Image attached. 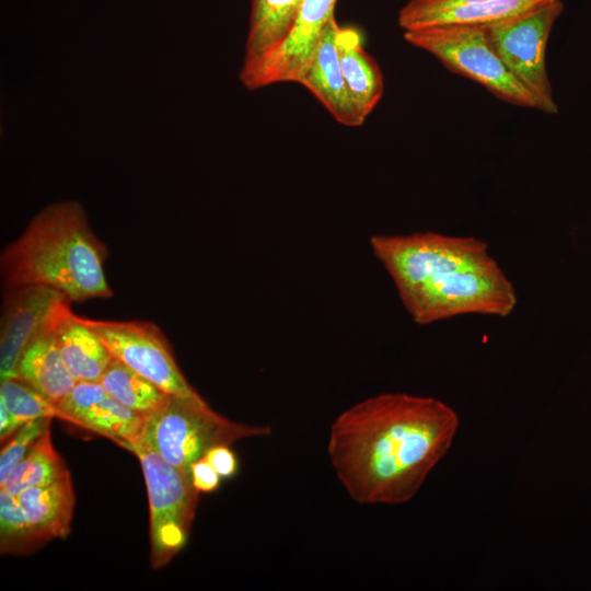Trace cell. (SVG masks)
<instances>
[{"label": "cell", "instance_id": "6da1fadb", "mask_svg": "<svg viewBox=\"0 0 591 591\" xmlns=\"http://www.w3.org/2000/svg\"><path fill=\"white\" fill-rule=\"evenodd\" d=\"M459 426L455 410L437 398L381 393L335 418L327 453L354 501L403 505L445 456Z\"/></svg>", "mask_w": 591, "mask_h": 591}, {"label": "cell", "instance_id": "7a4b0ae2", "mask_svg": "<svg viewBox=\"0 0 591 591\" xmlns=\"http://www.w3.org/2000/svg\"><path fill=\"white\" fill-rule=\"evenodd\" d=\"M370 245L418 324L465 314L506 317L517 305L514 286L477 237L378 234Z\"/></svg>", "mask_w": 591, "mask_h": 591}, {"label": "cell", "instance_id": "3957f363", "mask_svg": "<svg viewBox=\"0 0 591 591\" xmlns=\"http://www.w3.org/2000/svg\"><path fill=\"white\" fill-rule=\"evenodd\" d=\"M105 245L90 228L82 205L63 200L42 209L0 257L4 287L40 285L70 302L105 299L113 292Z\"/></svg>", "mask_w": 591, "mask_h": 591}, {"label": "cell", "instance_id": "277c9868", "mask_svg": "<svg viewBox=\"0 0 591 591\" xmlns=\"http://www.w3.org/2000/svg\"><path fill=\"white\" fill-rule=\"evenodd\" d=\"M271 431L269 426L241 424L221 416L200 395H171L163 406L146 417L136 441L190 476L192 464L213 447L268 437Z\"/></svg>", "mask_w": 591, "mask_h": 591}, {"label": "cell", "instance_id": "5b68a950", "mask_svg": "<svg viewBox=\"0 0 591 591\" xmlns=\"http://www.w3.org/2000/svg\"><path fill=\"white\" fill-rule=\"evenodd\" d=\"M404 38L433 55L449 70L474 80L505 102L540 109L535 96L503 63L485 27L433 25L405 31Z\"/></svg>", "mask_w": 591, "mask_h": 591}, {"label": "cell", "instance_id": "8992f818", "mask_svg": "<svg viewBox=\"0 0 591 591\" xmlns=\"http://www.w3.org/2000/svg\"><path fill=\"white\" fill-rule=\"evenodd\" d=\"M129 451L138 457L149 499L151 564L165 566L185 546L195 517L199 491L184 474L139 441Z\"/></svg>", "mask_w": 591, "mask_h": 591}, {"label": "cell", "instance_id": "52a82bcc", "mask_svg": "<svg viewBox=\"0 0 591 591\" xmlns=\"http://www.w3.org/2000/svg\"><path fill=\"white\" fill-rule=\"evenodd\" d=\"M563 8L561 0H546L517 16L485 27L503 63L535 96L540 111L547 114L558 113V106L546 71V44Z\"/></svg>", "mask_w": 591, "mask_h": 591}, {"label": "cell", "instance_id": "ba28073f", "mask_svg": "<svg viewBox=\"0 0 591 591\" xmlns=\"http://www.w3.org/2000/svg\"><path fill=\"white\" fill-rule=\"evenodd\" d=\"M83 320L99 335L114 358L170 395H199L179 370L170 343L155 324L147 321Z\"/></svg>", "mask_w": 591, "mask_h": 591}, {"label": "cell", "instance_id": "9c48e42d", "mask_svg": "<svg viewBox=\"0 0 591 591\" xmlns=\"http://www.w3.org/2000/svg\"><path fill=\"white\" fill-rule=\"evenodd\" d=\"M336 0H303L286 37L265 55L243 62L240 79L250 90L279 82H297L314 55Z\"/></svg>", "mask_w": 591, "mask_h": 591}, {"label": "cell", "instance_id": "30bf717a", "mask_svg": "<svg viewBox=\"0 0 591 591\" xmlns=\"http://www.w3.org/2000/svg\"><path fill=\"white\" fill-rule=\"evenodd\" d=\"M67 301L70 302L57 290L40 285L4 287L0 334L1 379L15 375L24 349L48 325L57 308Z\"/></svg>", "mask_w": 591, "mask_h": 591}, {"label": "cell", "instance_id": "8fae6325", "mask_svg": "<svg viewBox=\"0 0 591 591\" xmlns=\"http://www.w3.org/2000/svg\"><path fill=\"white\" fill-rule=\"evenodd\" d=\"M58 406L69 422L127 449L140 437L146 419L115 399L100 382H77Z\"/></svg>", "mask_w": 591, "mask_h": 591}, {"label": "cell", "instance_id": "7c38bea8", "mask_svg": "<svg viewBox=\"0 0 591 591\" xmlns=\"http://www.w3.org/2000/svg\"><path fill=\"white\" fill-rule=\"evenodd\" d=\"M338 24L333 18L297 83L305 86L340 124L358 127L364 123L347 88L337 51Z\"/></svg>", "mask_w": 591, "mask_h": 591}, {"label": "cell", "instance_id": "4fadbf2b", "mask_svg": "<svg viewBox=\"0 0 591 591\" xmlns=\"http://www.w3.org/2000/svg\"><path fill=\"white\" fill-rule=\"evenodd\" d=\"M53 327L61 358L77 382H99L114 358L99 335L77 316L70 302L54 314Z\"/></svg>", "mask_w": 591, "mask_h": 591}, {"label": "cell", "instance_id": "5bb4252c", "mask_svg": "<svg viewBox=\"0 0 591 591\" xmlns=\"http://www.w3.org/2000/svg\"><path fill=\"white\" fill-rule=\"evenodd\" d=\"M16 498L40 544L69 535L76 503L70 473L49 484L27 488Z\"/></svg>", "mask_w": 591, "mask_h": 591}, {"label": "cell", "instance_id": "9a60e30c", "mask_svg": "<svg viewBox=\"0 0 591 591\" xmlns=\"http://www.w3.org/2000/svg\"><path fill=\"white\" fill-rule=\"evenodd\" d=\"M53 318L54 315L48 325L22 352L14 376L30 383L58 404L68 395L77 381L61 358L54 333Z\"/></svg>", "mask_w": 591, "mask_h": 591}, {"label": "cell", "instance_id": "2e32d148", "mask_svg": "<svg viewBox=\"0 0 591 591\" xmlns=\"http://www.w3.org/2000/svg\"><path fill=\"white\" fill-rule=\"evenodd\" d=\"M336 44L347 88L366 119L383 95V76L376 62L363 49L361 36L356 28L338 25Z\"/></svg>", "mask_w": 591, "mask_h": 591}, {"label": "cell", "instance_id": "e0dca14e", "mask_svg": "<svg viewBox=\"0 0 591 591\" xmlns=\"http://www.w3.org/2000/svg\"><path fill=\"white\" fill-rule=\"evenodd\" d=\"M303 0H252L244 61L277 46L294 23Z\"/></svg>", "mask_w": 591, "mask_h": 591}, {"label": "cell", "instance_id": "ac0fdd59", "mask_svg": "<svg viewBox=\"0 0 591 591\" xmlns=\"http://www.w3.org/2000/svg\"><path fill=\"white\" fill-rule=\"evenodd\" d=\"M546 0H487L457 4L426 14L405 30L459 24L487 27L517 16Z\"/></svg>", "mask_w": 591, "mask_h": 591}, {"label": "cell", "instance_id": "d6986e66", "mask_svg": "<svg viewBox=\"0 0 591 591\" xmlns=\"http://www.w3.org/2000/svg\"><path fill=\"white\" fill-rule=\"evenodd\" d=\"M99 382L115 399L144 418L171 396L116 358L112 359Z\"/></svg>", "mask_w": 591, "mask_h": 591}, {"label": "cell", "instance_id": "ffe728a7", "mask_svg": "<svg viewBox=\"0 0 591 591\" xmlns=\"http://www.w3.org/2000/svg\"><path fill=\"white\" fill-rule=\"evenodd\" d=\"M67 474L66 462L55 449L48 429L12 470L0 489L18 496L27 488L49 484Z\"/></svg>", "mask_w": 591, "mask_h": 591}, {"label": "cell", "instance_id": "44dd1931", "mask_svg": "<svg viewBox=\"0 0 591 591\" xmlns=\"http://www.w3.org/2000/svg\"><path fill=\"white\" fill-rule=\"evenodd\" d=\"M0 401H2L18 427L36 418H59L69 422V417L30 383L16 376L1 379Z\"/></svg>", "mask_w": 591, "mask_h": 591}, {"label": "cell", "instance_id": "7402d4cb", "mask_svg": "<svg viewBox=\"0 0 591 591\" xmlns=\"http://www.w3.org/2000/svg\"><path fill=\"white\" fill-rule=\"evenodd\" d=\"M40 545L34 535L16 496L0 489V551L21 555Z\"/></svg>", "mask_w": 591, "mask_h": 591}, {"label": "cell", "instance_id": "603a6c76", "mask_svg": "<svg viewBox=\"0 0 591 591\" xmlns=\"http://www.w3.org/2000/svg\"><path fill=\"white\" fill-rule=\"evenodd\" d=\"M53 418H36L23 424L5 442L0 454V486L12 470L49 429Z\"/></svg>", "mask_w": 591, "mask_h": 591}, {"label": "cell", "instance_id": "cb8c5ba5", "mask_svg": "<svg viewBox=\"0 0 591 591\" xmlns=\"http://www.w3.org/2000/svg\"><path fill=\"white\" fill-rule=\"evenodd\" d=\"M487 0H410L398 13V24L405 31L417 19L457 4Z\"/></svg>", "mask_w": 591, "mask_h": 591}, {"label": "cell", "instance_id": "d4e9b609", "mask_svg": "<svg viewBox=\"0 0 591 591\" xmlns=\"http://www.w3.org/2000/svg\"><path fill=\"white\" fill-rule=\"evenodd\" d=\"M190 478L199 493H209L218 488L221 476L204 456L190 466Z\"/></svg>", "mask_w": 591, "mask_h": 591}, {"label": "cell", "instance_id": "484cf974", "mask_svg": "<svg viewBox=\"0 0 591 591\" xmlns=\"http://www.w3.org/2000/svg\"><path fill=\"white\" fill-rule=\"evenodd\" d=\"M217 473L224 478L231 477L237 470V460L229 445H217L205 455Z\"/></svg>", "mask_w": 591, "mask_h": 591}]
</instances>
